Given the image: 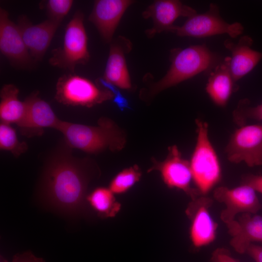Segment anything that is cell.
Returning a JSON list of instances; mask_svg holds the SVG:
<instances>
[{"label":"cell","instance_id":"cell-17","mask_svg":"<svg viewBox=\"0 0 262 262\" xmlns=\"http://www.w3.org/2000/svg\"><path fill=\"white\" fill-rule=\"evenodd\" d=\"M252 43L248 36H242L236 44L229 40L224 42L225 47L231 52L229 67L235 83L249 73L262 58V52L251 48Z\"/></svg>","mask_w":262,"mask_h":262},{"label":"cell","instance_id":"cell-16","mask_svg":"<svg viewBox=\"0 0 262 262\" xmlns=\"http://www.w3.org/2000/svg\"><path fill=\"white\" fill-rule=\"evenodd\" d=\"M159 170L169 187L182 190L194 196L198 192L190 187L193 177L190 162L182 157L176 146L169 147L168 156L159 165Z\"/></svg>","mask_w":262,"mask_h":262},{"label":"cell","instance_id":"cell-19","mask_svg":"<svg viewBox=\"0 0 262 262\" xmlns=\"http://www.w3.org/2000/svg\"><path fill=\"white\" fill-rule=\"evenodd\" d=\"M129 40L118 37L110 46L103 78L117 87L129 89L131 87L125 53L131 48Z\"/></svg>","mask_w":262,"mask_h":262},{"label":"cell","instance_id":"cell-25","mask_svg":"<svg viewBox=\"0 0 262 262\" xmlns=\"http://www.w3.org/2000/svg\"><path fill=\"white\" fill-rule=\"evenodd\" d=\"M233 122L239 127L245 125L248 120L262 121V103L256 106H250L248 99L240 100L233 111Z\"/></svg>","mask_w":262,"mask_h":262},{"label":"cell","instance_id":"cell-10","mask_svg":"<svg viewBox=\"0 0 262 262\" xmlns=\"http://www.w3.org/2000/svg\"><path fill=\"white\" fill-rule=\"evenodd\" d=\"M0 50L16 66L26 68L33 63L18 25L2 8L0 9Z\"/></svg>","mask_w":262,"mask_h":262},{"label":"cell","instance_id":"cell-5","mask_svg":"<svg viewBox=\"0 0 262 262\" xmlns=\"http://www.w3.org/2000/svg\"><path fill=\"white\" fill-rule=\"evenodd\" d=\"M83 21V14L75 13L66 26L62 47L55 49L49 59L51 65L74 71L77 65L88 62L90 55Z\"/></svg>","mask_w":262,"mask_h":262},{"label":"cell","instance_id":"cell-30","mask_svg":"<svg viewBox=\"0 0 262 262\" xmlns=\"http://www.w3.org/2000/svg\"><path fill=\"white\" fill-rule=\"evenodd\" d=\"M12 262H45V260L35 256L30 251L15 254Z\"/></svg>","mask_w":262,"mask_h":262},{"label":"cell","instance_id":"cell-24","mask_svg":"<svg viewBox=\"0 0 262 262\" xmlns=\"http://www.w3.org/2000/svg\"><path fill=\"white\" fill-rule=\"evenodd\" d=\"M24 142H20L15 130L9 124L1 122L0 124V147L1 149L11 152L18 156L27 149Z\"/></svg>","mask_w":262,"mask_h":262},{"label":"cell","instance_id":"cell-8","mask_svg":"<svg viewBox=\"0 0 262 262\" xmlns=\"http://www.w3.org/2000/svg\"><path fill=\"white\" fill-rule=\"evenodd\" d=\"M228 160L249 167L262 165V124H246L236 129L226 147Z\"/></svg>","mask_w":262,"mask_h":262},{"label":"cell","instance_id":"cell-23","mask_svg":"<svg viewBox=\"0 0 262 262\" xmlns=\"http://www.w3.org/2000/svg\"><path fill=\"white\" fill-rule=\"evenodd\" d=\"M141 177V172L137 166L125 169L119 172L111 181L109 188L115 194L126 192Z\"/></svg>","mask_w":262,"mask_h":262},{"label":"cell","instance_id":"cell-4","mask_svg":"<svg viewBox=\"0 0 262 262\" xmlns=\"http://www.w3.org/2000/svg\"><path fill=\"white\" fill-rule=\"evenodd\" d=\"M196 146L190 162L193 180L199 193L205 194L220 180L221 168L209 138L208 124L197 119Z\"/></svg>","mask_w":262,"mask_h":262},{"label":"cell","instance_id":"cell-29","mask_svg":"<svg viewBox=\"0 0 262 262\" xmlns=\"http://www.w3.org/2000/svg\"><path fill=\"white\" fill-rule=\"evenodd\" d=\"M212 262H238L232 257L228 250L224 248H218L213 253Z\"/></svg>","mask_w":262,"mask_h":262},{"label":"cell","instance_id":"cell-27","mask_svg":"<svg viewBox=\"0 0 262 262\" xmlns=\"http://www.w3.org/2000/svg\"><path fill=\"white\" fill-rule=\"evenodd\" d=\"M99 83L104 88L108 90L112 93L114 95V102L119 108L123 110L129 107V103L127 99L119 92L116 86L108 82L103 78H99Z\"/></svg>","mask_w":262,"mask_h":262},{"label":"cell","instance_id":"cell-21","mask_svg":"<svg viewBox=\"0 0 262 262\" xmlns=\"http://www.w3.org/2000/svg\"><path fill=\"white\" fill-rule=\"evenodd\" d=\"M18 89L14 84L4 85L0 90V118L1 122L19 126L25 116V101L18 98Z\"/></svg>","mask_w":262,"mask_h":262},{"label":"cell","instance_id":"cell-28","mask_svg":"<svg viewBox=\"0 0 262 262\" xmlns=\"http://www.w3.org/2000/svg\"><path fill=\"white\" fill-rule=\"evenodd\" d=\"M242 184L252 187L255 191L262 194V176L248 174L242 178Z\"/></svg>","mask_w":262,"mask_h":262},{"label":"cell","instance_id":"cell-2","mask_svg":"<svg viewBox=\"0 0 262 262\" xmlns=\"http://www.w3.org/2000/svg\"><path fill=\"white\" fill-rule=\"evenodd\" d=\"M57 130L71 148L88 153H97L107 148L119 150L125 143L124 135L115 123L104 118L100 119L96 126L61 120Z\"/></svg>","mask_w":262,"mask_h":262},{"label":"cell","instance_id":"cell-14","mask_svg":"<svg viewBox=\"0 0 262 262\" xmlns=\"http://www.w3.org/2000/svg\"><path fill=\"white\" fill-rule=\"evenodd\" d=\"M25 101L27 105L25 116L18 126L25 135L41 134L44 128L57 130L61 120L48 102L36 94L30 96Z\"/></svg>","mask_w":262,"mask_h":262},{"label":"cell","instance_id":"cell-9","mask_svg":"<svg viewBox=\"0 0 262 262\" xmlns=\"http://www.w3.org/2000/svg\"><path fill=\"white\" fill-rule=\"evenodd\" d=\"M213 196L226 205L220 214V218L226 224L235 220L238 213L253 214L262 208L256 191L246 184L233 188L218 187L214 190Z\"/></svg>","mask_w":262,"mask_h":262},{"label":"cell","instance_id":"cell-26","mask_svg":"<svg viewBox=\"0 0 262 262\" xmlns=\"http://www.w3.org/2000/svg\"><path fill=\"white\" fill-rule=\"evenodd\" d=\"M73 3L72 0H49L46 7L49 19L60 23L68 13Z\"/></svg>","mask_w":262,"mask_h":262},{"label":"cell","instance_id":"cell-6","mask_svg":"<svg viewBox=\"0 0 262 262\" xmlns=\"http://www.w3.org/2000/svg\"><path fill=\"white\" fill-rule=\"evenodd\" d=\"M56 99L66 105L91 107L112 99L111 92L89 79L76 74L61 77L56 86Z\"/></svg>","mask_w":262,"mask_h":262},{"label":"cell","instance_id":"cell-12","mask_svg":"<svg viewBox=\"0 0 262 262\" xmlns=\"http://www.w3.org/2000/svg\"><path fill=\"white\" fill-rule=\"evenodd\" d=\"M130 0H98L94 2L89 20L106 42L112 41L124 13L133 3Z\"/></svg>","mask_w":262,"mask_h":262},{"label":"cell","instance_id":"cell-20","mask_svg":"<svg viewBox=\"0 0 262 262\" xmlns=\"http://www.w3.org/2000/svg\"><path fill=\"white\" fill-rule=\"evenodd\" d=\"M229 67V57L218 64L210 73L205 89L214 104L224 107L233 92L237 90Z\"/></svg>","mask_w":262,"mask_h":262},{"label":"cell","instance_id":"cell-15","mask_svg":"<svg viewBox=\"0 0 262 262\" xmlns=\"http://www.w3.org/2000/svg\"><path fill=\"white\" fill-rule=\"evenodd\" d=\"M194 200L188 213L192 219L190 234L194 246L200 247L214 241L217 225L208 210L212 199L200 197Z\"/></svg>","mask_w":262,"mask_h":262},{"label":"cell","instance_id":"cell-1","mask_svg":"<svg viewBox=\"0 0 262 262\" xmlns=\"http://www.w3.org/2000/svg\"><path fill=\"white\" fill-rule=\"evenodd\" d=\"M64 141L49 156L39 185V194L49 208L76 215L85 198L87 179L82 161L71 153Z\"/></svg>","mask_w":262,"mask_h":262},{"label":"cell","instance_id":"cell-18","mask_svg":"<svg viewBox=\"0 0 262 262\" xmlns=\"http://www.w3.org/2000/svg\"><path fill=\"white\" fill-rule=\"evenodd\" d=\"M232 238L231 246L239 253H246L253 242H262V217L245 213L226 224Z\"/></svg>","mask_w":262,"mask_h":262},{"label":"cell","instance_id":"cell-22","mask_svg":"<svg viewBox=\"0 0 262 262\" xmlns=\"http://www.w3.org/2000/svg\"><path fill=\"white\" fill-rule=\"evenodd\" d=\"M114 195L109 188L98 187L89 194L85 199L99 216L112 217L118 213L121 207Z\"/></svg>","mask_w":262,"mask_h":262},{"label":"cell","instance_id":"cell-11","mask_svg":"<svg viewBox=\"0 0 262 262\" xmlns=\"http://www.w3.org/2000/svg\"><path fill=\"white\" fill-rule=\"evenodd\" d=\"M196 13L195 9L178 0L154 1L142 13L144 18H151L153 23L152 28L146 31V34L151 37L157 33L170 31L178 17H189Z\"/></svg>","mask_w":262,"mask_h":262},{"label":"cell","instance_id":"cell-31","mask_svg":"<svg viewBox=\"0 0 262 262\" xmlns=\"http://www.w3.org/2000/svg\"><path fill=\"white\" fill-rule=\"evenodd\" d=\"M256 262H262V246L250 244L246 251Z\"/></svg>","mask_w":262,"mask_h":262},{"label":"cell","instance_id":"cell-13","mask_svg":"<svg viewBox=\"0 0 262 262\" xmlns=\"http://www.w3.org/2000/svg\"><path fill=\"white\" fill-rule=\"evenodd\" d=\"M60 23L49 19L33 24L25 16L19 18L17 25L33 61L42 59Z\"/></svg>","mask_w":262,"mask_h":262},{"label":"cell","instance_id":"cell-7","mask_svg":"<svg viewBox=\"0 0 262 262\" xmlns=\"http://www.w3.org/2000/svg\"><path fill=\"white\" fill-rule=\"evenodd\" d=\"M244 30L239 22L228 23L219 15L218 6L211 3L209 10L202 14H195L188 17L181 26H174L170 32L181 37L202 38L226 33L232 38L241 34Z\"/></svg>","mask_w":262,"mask_h":262},{"label":"cell","instance_id":"cell-3","mask_svg":"<svg viewBox=\"0 0 262 262\" xmlns=\"http://www.w3.org/2000/svg\"><path fill=\"white\" fill-rule=\"evenodd\" d=\"M217 58L207 46L192 45L174 54L171 64L166 74L151 87L157 94L190 79L197 74L214 68Z\"/></svg>","mask_w":262,"mask_h":262}]
</instances>
